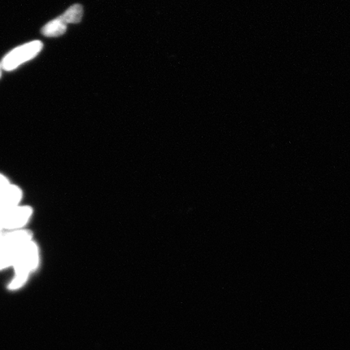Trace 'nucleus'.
Masks as SVG:
<instances>
[{
  "label": "nucleus",
  "instance_id": "nucleus-1",
  "mask_svg": "<svg viewBox=\"0 0 350 350\" xmlns=\"http://www.w3.org/2000/svg\"><path fill=\"white\" fill-rule=\"evenodd\" d=\"M39 265V250L33 241L16 249L13 256L12 266L15 269V277L27 281L30 273Z\"/></svg>",
  "mask_w": 350,
  "mask_h": 350
},
{
  "label": "nucleus",
  "instance_id": "nucleus-2",
  "mask_svg": "<svg viewBox=\"0 0 350 350\" xmlns=\"http://www.w3.org/2000/svg\"><path fill=\"white\" fill-rule=\"evenodd\" d=\"M43 44L40 41H33L15 48L3 57L1 65L3 70L10 72L19 67L22 64L33 59L42 50Z\"/></svg>",
  "mask_w": 350,
  "mask_h": 350
},
{
  "label": "nucleus",
  "instance_id": "nucleus-3",
  "mask_svg": "<svg viewBox=\"0 0 350 350\" xmlns=\"http://www.w3.org/2000/svg\"><path fill=\"white\" fill-rule=\"evenodd\" d=\"M4 230L13 231L21 230L27 224L33 215V209L29 206H19L1 211Z\"/></svg>",
  "mask_w": 350,
  "mask_h": 350
},
{
  "label": "nucleus",
  "instance_id": "nucleus-4",
  "mask_svg": "<svg viewBox=\"0 0 350 350\" xmlns=\"http://www.w3.org/2000/svg\"><path fill=\"white\" fill-rule=\"evenodd\" d=\"M23 192L18 186L10 185L0 192V211L19 206Z\"/></svg>",
  "mask_w": 350,
  "mask_h": 350
},
{
  "label": "nucleus",
  "instance_id": "nucleus-5",
  "mask_svg": "<svg viewBox=\"0 0 350 350\" xmlns=\"http://www.w3.org/2000/svg\"><path fill=\"white\" fill-rule=\"evenodd\" d=\"M66 30H67V25L59 16L43 26L42 33L48 38H57L62 36Z\"/></svg>",
  "mask_w": 350,
  "mask_h": 350
},
{
  "label": "nucleus",
  "instance_id": "nucleus-6",
  "mask_svg": "<svg viewBox=\"0 0 350 350\" xmlns=\"http://www.w3.org/2000/svg\"><path fill=\"white\" fill-rule=\"evenodd\" d=\"M14 250L8 244L4 234L0 236V271L12 266Z\"/></svg>",
  "mask_w": 350,
  "mask_h": 350
},
{
  "label": "nucleus",
  "instance_id": "nucleus-7",
  "mask_svg": "<svg viewBox=\"0 0 350 350\" xmlns=\"http://www.w3.org/2000/svg\"><path fill=\"white\" fill-rule=\"evenodd\" d=\"M83 16V8L80 4H75L70 7L62 16L60 19L62 20L66 25L80 23Z\"/></svg>",
  "mask_w": 350,
  "mask_h": 350
},
{
  "label": "nucleus",
  "instance_id": "nucleus-8",
  "mask_svg": "<svg viewBox=\"0 0 350 350\" xmlns=\"http://www.w3.org/2000/svg\"><path fill=\"white\" fill-rule=\"evenodd\" d=\"M10 185V181L7 177L4 176L3 174H0V192L5 189V188Z\"/></svg>",
  "mask_w": 350,
  "mask_h": 350
},
{
  "label": "nucleus",
  "instance_id": "nucleus-9",
  "mask_svg": "<svg viewBox=\"0 0 350 350\" xmlns=\"http://www.w3.org/2000/svg\"><path fill=\"white\" fill-rule=\"evenodd\" d=\"M4 230L3 223V214L2 212L0 211V236L3 235V232Z\"/></svg>",
  "mask_w": 350,
  "mask_h": 350
},
{
  "label": "nucleus",
  "instance_id": "nucleus-10",
  "mask_svg": "<svg viewBox=\"0 0 350 350\" xmlns=\"http://www.w3.org/2000/svg\"><path fill=\"white\" fill-rule=\"evenodd\" d=\"M2 70H3L2 65H1V63H0V78H1V76H2Z\"/></svg>",
  "mask_w": 350,
  "mask_h": 350
}]
</instances>
